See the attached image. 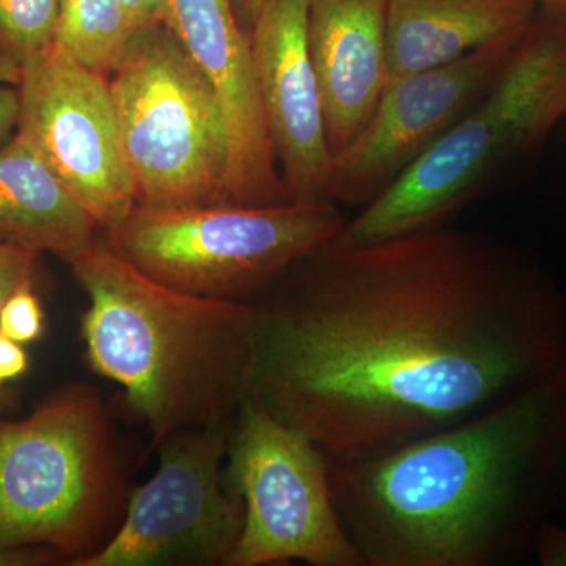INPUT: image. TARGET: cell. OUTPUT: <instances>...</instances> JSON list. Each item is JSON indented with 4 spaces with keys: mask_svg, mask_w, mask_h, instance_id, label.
<instances>
[{
    "mask_svg": "<svg viewBox=\"0 0 566 566\" xmlns=\"http://www.w3.org/2000/svg\"><path fill=\"white\" fill-rule=\"evenodd\" d=\"M255 307L248 398L327 461L480 415L566 360V297L528 253L452 223L293 264Z\"/></svg>",
    "mask_w": 566,
    "mask_h": 566,
    "instance_id": "cell-1",
    "label": "cell"
},
{
    "mask_svg": "<svg viewBox=\"0 0 566 566\" xmlns=\"http://www.w3.org/2000/svg\"><path fill=\"white\" fill-rule=\"evenodd\" d=\"M327 465L364 566L520 564L566 475V360L463 422Z\"/></svg>",
    "mask_w": 566,
    "mask_h": 566,
    "instance_id": "cell-2",
    "label": "cell"
},
{
    "mask_svg": "<svg viewBox=\"0 0 566 566\" xmlns=\"http://www.w3.org/2000/svg\"><path fill=\"white\" fill-rule=\"evenodd\" d=\"M88 297L85 357L122 387L151 433L229 422L248 398L255 307L178 292L142 273L99 234L69 263Z\"/></svg>",
    "mask_w": 566,
    "mask_h": 566,
    "instance_id": "cell-3",
    "label": "cell"
},
{
    "mask_svg": "<svg viewBox=\"0 0 566 566\" xmlns=\"http://www.w3.org/2000/svg\"><path fill=\"white\" fill-rule=\"evenodd\" d=\"M566 115V20L539 10L510 69L333 243L357 245L452 223L543 150Z\"/></svg>",
    "mask_w": 566,
    "mask_h": 566,
    "instance_id": "cell-4",
    "label": "cell"
},
{
    "mask_svg": "<svg viewBox=\"0 0 566 566\" xmlns=\"http://www.w3.org/2000/svg\"><path fill=\"white\" fill-rule=\"evenodd\" d=\"M102 395L71 385L0 420V566H74L112 538L128 505Z\"/></svg>",
    "mask_w": 566,
    "mask_h": 566,
    "instance_id": "cell-5",
    "label": "cell"
},
{
    "mask_svg": "<svg viewBox=\"0 0 566 566\" xmlns=\"http://www.w3.org/2000/svg\"><path fill=\"white\" fill-rule=\"evenodd\" d=\"M340 207L221 203L192 208L136 205L103 237L142 273L178 292L256 304L293 264L344 229Z\"/></svg>",
    "mask_w": 566,
    "mask_h": 566,
    "instance_id": "cell-6",
    "label": "cell"
},
{
    "mask_svg": "<svg viewBox=\"0 0 566 566\" xmlns=\"http://www.w3.org/2000/svg\"><path fill=\"white\" fill-rule=\"evenodd\" d=\"M107 80L136 205L229 203V137L221 104L172 29H136Z\"/></svg>",
    "mask_w": 566,
    "mask_h": 566,
    "instance_id": "cell-7",
    "label": "cell"
},
{
    "mask_svg": "<svg viewBox=\"0 0 566 566\" xmlns=\"http://www.w3.org/2000/svg\"><path fill=\"white\" fill-rule=\"evenodd\" d=\"M223 475L244 505L227 566H364L335 509L322 450L249 398L234 419Z\"/></svg>",
    "mask_w": 566,
    "mask_h": 566,
    "instance_id": "cell-8",
    "label": "cell"
},
{
    "mask_svg": "<svg viewBox=\"0 0 566 566\" xmlns=\"http://www.w3.org/2000/svg\"><path fill=\"white\" fill-rule=\"evenodd\" d=\"M234 419L159 442L158 469L129 491L120 526L74 566H227L244 526L223 475Z\"/></svg>",
    "mask_w": 566,
    "mask_h": 566,
    "instance_id": "cell-9",
    "label": "cell"
},
{
    "mask_svg": "<svg viewBox=\"0 0 566 566\" xmlns=\"http://www.w3.org/2000/svg\"><path fill=\"white\" fill-rule=\"evenodd\" d=\"M18 92V136L109 232L136 207L109 80L54 43L21 66Z\"/></svg>",
    "mask_w": 566,
    "mask_h": 566,
    "instance_id": "cell-10",
    "label": "cell"
},
{
    "mask_svg": "<svg viewBox=\"0 0 566 566\" xmlns=\"http://www.w3.org/2000/svg\"><path fill=\"white\" fill-rule=\"evenodd\" d=\"M527 33L387 82L364 128L333 156L327 200L374 202L501 80Z\"/></svg>",
    "mask_w": 566,
    "mask_h": 566,
    "instance_id": "cell-11",
    "label": "cell"
},
{
    "mask_svg": "<svg viewBox=\"0 0 566 566\" xmlns=\"http://www.w3.org/2000/svg\"><path fill=\"white\" fill-rule=\"evenodd\" d=\"M182 48L218 96L229 137V203H292L275 167L251 46L233 0H169V20Z\"/></svg>",
    "mask_w": 566,
    "mask_h": 566,
    "instance_id": "cell-12",
    "label": "cell"
},
{
    "mask_svg": "<svg viewBox=\"0 0 566 566\" xmlns=\"http://www.w3.org/2000/svg\"><path fill=\"white\" fill-rule=\"evenodd\" d=\"M253 66L290 200H327L333 153L307 39V0H264L251 28Z\"/></svg>",
    "mask_w": 566,
    "mask_h": 566,
    "instance_id": "cell-13",
    "label": "cell"
},
{
    "mask_svg": "<svg viewBox=\"0 0 566 566\" xmlns=\"http://www.w3.org/2000/svg\"><path fill=\"white\" fill-rule=\"evenodd\" d=\"M307 39L334 156L364 128L389 82L387 0H307Z\"/></svg>",
    "mask_w": 566,
    "mask_h": 566,
    "instance_id": "cell-14",
    "label": "cell"
},
{
    "mask_svg": "<svg viewBox=\"0 0 566 566\" xmlns=\"http://www.w3.org/2000/svg\"><path fill=\"white\" fill-rule=\"evenodd\" d=\"M538 13V0H387L389 81L520 39Z\"/></svg>",
    "mask_w": 566,
    "mask_h": 566,
    "instance_id": "cell-15",
    "label": "cell"
},
{
    "mask_svg": "<svg viewBox=\"0 0 566 566\" xmlns=\"http://www.w3.org/2000/svg\"><path fill=\"white\" fill-rule=\"evenodd\" d=\"M99 232L61 178L14 133L0 147V245L51 252L70 263Z\"/></svg>",
    "mask_w": 566,
    "mask_h": 566,
    "instance_id": "cell-16",
    "label": "cell"
},
{
    "mask_svg": "<svg viewBox=\"0 0 566 566\" xmlns=\"http://www.w3.org/2000/svg\"><path fill=\"white\" fill-rule=\"evenodd\" d=\"M134 31L122 0H59L55 43L104 76L120 61Z\"/></svg>",
    "mask_w": 566,
    "mask_h": 566,
    "instance_id": "cell-17",
    "label": "cell"
},
{
    "mask_svg": "<svg viewBox=\"0 0 566 566\" xmlns=\"http://www.w3.org/2000/svg\"><path fill=\"white\" fill-rule=\"evenodd\" d=\"M59 0H0V57L24 65L55 43Z\"/></svg>",
    "mask_w": 566,
    "mask_h": 566,
    "instance_id": "cell-18",
    "label": "cell"
},
{
    "mask_svg": "<svg viewBox=\"0 0 566 566\" xmlns=\"http://www.w3.org/2000/svg\"><path fill=\"white\" fill-rule=\"evenodd\" d=\"M0 333L21 345L44 334V314L33 281L21 283L0 308Z\"/></svg>",
    "mask_w": 566,
    "mask_h": 566,
    "instance_id": "cell-19",
    "label": "cell"
},
{
    "mask_svg": "<svg viewBox=\"0 0 566 566\" xmlns=\"http://www.w3.org/2000/svg\"><path fill=\"white\" fill-rule=\"evenodd\" d=\"M40 255L29 249L0 245V308L21 283L33 281ZM14 400L9 387L0 389V415L13 408Z\"/></svg>",
    "mask_w": 566,
    "mask_h": 566,
    "instance_id": "cell-20",
    "label": "cell"
},
{
    "mask_svg": "<svg viewBox=\"0 0 566 566\" xmlns=\"http://www.w3.org/2000/svg\"><path fill=\"white\" fill-rule=\"evenodd\" d=\"M536 560L543 566H566V527L557 524H543L534 543Z\"/></svg>",
    "mask_w": 566,
    "mask_h": 566,
    "instance_id": "cell-21",
    "label": "cell"
},
{
    "mask_svg": "<svg viewBox=\"0 0 566 566\" xmlns=\"http://www.w3.org/2000/svg\"><path fill=\"white\" fill-rule=\"evenodd\" d=\"M29 370V354L24 345L0 333V389L9 387Z\"/></svg>",
    "mask_w": 566,
    "mask_h": 566,
    "instance_id": "cell-22",
    "label": "cell"
},
{
    "mask_svg": "<svg viewBox=\"0 0 566 566\" xmlns=\"http://www.w3.org/2000/svg\"><path fill=\"white\" fill-rule=\"evenodd\" d=\"M122 2L128 10L134 29L167 24L169 20V0H122Z\"/></svg>",
    "mask_w": 566,
    "mask_h": 566,
    "instance_id": "cell-23",
    "label": "cell"
},
{
    "mask_svg": "<svg viewBox=\"0 0 566 566\" xmlns=\"http://www.w3.org/2000/svg\"><path fill=\"white\" fill-rule=\"evenodd\" d=\"M20 115V92L18 87L0 84V147L14 136Z\"/></svg>",
    "mask_w": 566,
    "mask_h": 566,
    "instance_id": "cell-24",
    "label": "cell"
},
{
    "mask_svg": "<svg viewBox=\"0 0 566 566\" xmlns=\"http://www.w3.org/2000/svg\"><path fill=\"white\" fill-rule=\"evenodd\" d=\"M234 9H237L238 18L243 20L245 25L252 28L256 17H259L260 10L264 0H233Z\"/></svg>",
    "mask_w": 566,
    "mask_h": 566,
    "instance_id": "cell-25",
    "label": "cell"
},
{
    "mask_svg": "<svg viewBox=\"0 0 566 566\" xmlns=\"http://www.w3.org/2000/svg\"><path fill=\"white\" fill-rule=\"evenodd\" d=\"M21 81V66L9 61V59L0 57V84H9L18 87Z\"/></svg>",
    "mask_w": 566,
    "mask_h": 566,
    "instance_id": "cell-26",
    "label": "cell"
},
{
    "mask_svg": "<svg viewBox=\"0 0 566 566\" xmlns=\"http://www.w3.org/2000/svg\"><path fill=\"white\" fill-rule=\"evenodd\" d=\"M538 2L543 13L566 20V0H538Z\"/></svg>",
    "mask_w": 566,
    "mask_h": 566,
    "instance_id": "cell-27",
    "label": "cell"
}]
</instances>
